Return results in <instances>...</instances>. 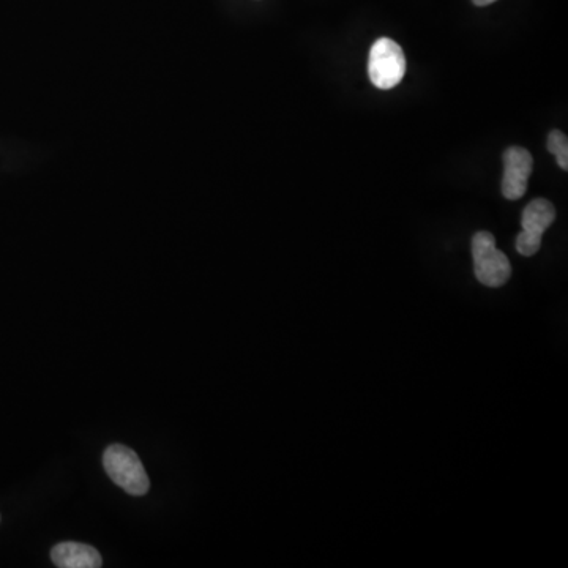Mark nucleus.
<instances>
[{"label":"nucleus","instance_id":"obj_6","mask_svg":"<svg viewBox=\"0 0 568 568\" xmlns=\"http://www.w3.org/2000/svg\"><path fill=\"white\" fill-rule=\"evenodd\" d=\"M51 559L60 568H98L103 564V559L94 546L78 542H64L54 546Z\"/></svg>","mask_w":568,"mask_h":568},{"label":"nucleus","instance_id":"obj_2","mask_svg":"<svg viewBox=\"0 0 568 568\" xmlns=\"http://www.w3.org/2000/svg\"><path fill=\"white\" fill-rule=\"evenodd\" d=\"M103 466L111 480L131 496H144L149 491V477L142 461L125 445H109L103 455Z\"/></svg>","mask_w":568,"mask_h":568},{"label":"nucleus","instance_id":"obj_5","mask_svg":"<svg viewBox=\"0 0 568 568\" xmlns=\"http://www.w3.org/2000/svg\"><path fill=\"white\" fill-rule=\"evenodd\" d=\"M534 169V160L529 150L523 147H509L504 152V176H502V195L510 201L523 198L527 182Z\"/></svg>","mask_w":568,"mask_h":568},{"label":"nucleus","instance_id":"obj_1","mask_svg":"<svg viewBox=\"0 0 568 568\" xmlns=\"http://www.w3.org/2000/svg\"><path fill=\"white\" fill-rule=\"evenodd\" d=\"M472 258L475 277L483 286L501 288L512 277V266L507 256L497 250L496 239L488 231H480L472 237Z\"/></svg>","mask_w":568,"mask_h":568},{"label":"nucleus","instance_id":"obj_4","mask_svg":"<svg viewBox=\"0 0 568 568\" xmlns=\"http://www.w3.org/2000/svg\"><path fill=\"white\" fill-rule=\"evenodd\" d=\"M556 220V209L546 199L539 198L527 204L521 217L523 231L516 237V251L521 256H534L542 247V237L546 229Z\"/></svg>","mask_w":568,"mask_h":568},{"label":"nucleus","instance_id":"obj_7","mask_svg":"<svg viewBox=\"0 0 568 568\" xmlns=\"http://www.w3.org/2000/svg\"><path fill=\"white\" fill-rule=\"evenodd\" d=\"M546 147L556 157L557 165L562 171H568V138L562 131L553 130L548 135Z\"/></svg>","mask_w":568,"mask_h":568},{"label":"nucleus","instance_id":"obj_3","mask_svg":"<svg viewBox=\"0 0 568 568\" xmlns=\"http://www.w3.org/2000/svg\"><path fill=\"white\" fill-rule=\"evenodd\" d=\"M368 75L371 84L381 90L397 87L406 75L403 48L390 38H379L370 49Z\"/></svg>","mask_w":568,"mask_h":568},{"label":"nucleus","instance_id":"obj_8","mask_svg":"<svg viewBox=\"0 0 568 568\" xmlns=\"http://www.w3.org/2000/svg\"><path fill=\"white\" fill-rule=\"evenodd\" d=\"M472 2H474V5H477V7H486V5L494 4L496 0H472Z\"/></svg>","mask_w":568,"mask_h":568}]
</instances>
